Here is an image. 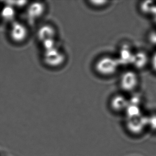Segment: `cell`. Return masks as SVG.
I'll return each mask as SVG.
<instances>
[{
  "label": "cell",
  "instance_id": "obj_1",
  "mask_svg": "<svg viewBox=\"0 0 156 156\" xmlns=\"http://www.w3.org/2000/svg\"><path fill=\"white\" fill-rule=\"evenodd\" d=\"M120 63L117 58L111 57H103L95 63V68L99 74L103 76H110L118 70Z\"/></svg>",
  "mask_w": 156,
  "mask_h": 156
},
{
  "label": "cell",
  "instance_id": "obj_2",
  "mask_svg": "<svg viewBox=\"0 0 156 156\" xmlns=\"http://www.w3.org/2000/svg\"><path fill=\"white\" fill-rule=\"evenodd\" d=\"M28 34L27 26L21 21L15 20L11 23L9 29V36L13 43H23L27 40Z\"/></svg>",
  "mask_w": 156,
  "mask_h": 156
},
{
  "label": "cell",
  "instance_id": "obj_3",
  "mask_svg": "<svg viewBox=\"0 0 156 156\" xmlns=\"http://www.w3.org/2000/svg\"><path fill=\"white\" fill-rule=\"evenodd\" d=\"M43 57L44 63L51 67L60 66L65 61V55L57 47L48 51H44Z\"/></svg>",
  "mask_w": 156,
  "mask_h": 156
},
{
  "label": "cell",
  "instance_id": "obj_4",
  "mask_svg": "<svg viewBox=\"0 0 156 156\" xmlns=\"http://www.w3.org/2000/svg\"><path fill=\"white\" fill-rule=\"evenodd\" d=\"M139 81V77L135 72L132 70L126 71L120 77V87L124 91L131 92L137 87Z\"/></svg>",
  "mask_w": 156,
  "mask_h": 156
},
{
  "label": "cell",
  "instance_id": "obj_5",
  "mask_svg": "<svg viewBox=\"0 0 156 156\" xmlns=\"http://www.w3.org/2000/svg\"><path fill=\"white\" fill-rule=\"evenodd\" d=\"M45 5L42 2H35L30 4L27 10V17L30 20H34L40 18L44 13Z\"/></svg>",
  "mask_w": 156,
  "mask_h": 156
},
{
  "label": "cell",
  "instance_id": "obj_6",
  "mask_svg": "<svg viewBox=\"0 0 156 156\" xmlns=\"http://www.w3.org/2000/svg\"><path fill=\"white\" fill-rule=\"evenodd\" d=\"M128 127L132 133H139L142 131L146 126L148 125V117H140L137 118L129 119Z\"/></svg>",
  "mask_w": 156,
  "mask_h": 156
},
{
  "label": "cell",
  "instance_id": "obj_7",
  "mask_svg": "<svg viewBox=\"0 0 156 156\" xmlns=\"http://www.w3.org/2000/svg\"><path fill=\"white\" fill-rule=\"evenodd\" d=\"M55 35L56 31L55 28L50 25H43L37 32V37L41 42L50 39H55Z\"/></svg>",
  "mask_w": 156,
  "mask_h": 156
},
{
  "label": "cell",
  "instance_id": "obj_8",
  "mask_svg": "<svg viewBox=\"0 0 156 156\" xmlns=\"http://www.w3.org/2000/svg\"><path fill=\"white\" fill-rule=\"evenodd\" d=\"M129 102L124 96L116 95L112 98L110 101V105L112 109L116 112H120L126 109L129 105Z\"/></svg>",
  "mask_w": 156,
  "mask_h": 156
},
{
  "label": "cell",
  "instance_id": "obj_9",
  "mask_svg": "<svg viewBox=\"0 0 156 156\" xmlns=\"http://www.w3.org/2000/svg\"><path fill=\"white\" fill-rule=\"evenodd\" d=\"M148 61V57L146 53L142 51H139L133 53L131 64L137 69H142L146 66Z\"/></svg>",
  "mask_w": 156,
  "mask_h": 156
},
{
  "label": "cell",
  "instance_id": "obj_10",
  "mask_svg": "<svg viewBox=\"0 0 156 156\" xmlns=\"http://www.w3.org/2000/svg\"><path fill=\"white\" fill-rule=\"evenodd\" d=\"M133 53L127 47H123L120 50L118 59L120 65H128L131 63Z\"/></svg>",
  "mask_w": 156,
  "mask_h": 156
},
{
  "label": "cell",
  "instance_id": "obj_11",
  "mask_svg": "<svg viewBox=\"0 0 156 156\" xmlns=\"http://www.w3.org/2000/svg\"><path fill=\"white\" fill-rule=\"evenodd\" d=\"M15 15V8L11 4H6V6L2 9L1 12V17L2 19L6 21L10 22V23L15 20L14 19Z\"/></svg>",
  "mask_w": 156,
  "mask_h": 156
},
{
  "label": "cell",
  "instance_id": "obj_12",
  "mask_svg": "<svg viewBox=\"0 0 156 156\" xmlns=\"http://www.w3.org/2000/svg\"><path fill=\"white\" fill-rule=\"evenodd\" d=\"M126 110L129 119L137 118L140 116V110L136 105L129 104V103Z\"/></svg>",
  "mask_w": 156,
  "mask_h": 156
},
{
  "label": "cell",
  "instance_id": "obj_13",
  "mask_svg": "<svg viewBox=\"0 0 156 156\" xmlns=\"http://www.w3.org/2000/svg\"><path fill=\"white\" fill-rule=\"evenodd\" d=\"M42 43L43 47L44 49V51H48L49 50H51L56 48L55 39H50V40L44 41V42H42Z\"/></svg>",
  "mask_w": 156,
  "mask_h": 156
},
{
  "label": "cell",
  "instance_id": "obj_14",
  "mask_svg": "<svg viewBox=\"0 0 156 156\" xmlns=\"http://www.w3.org/2000/svg\"><path fill=\"white\" fill-rule=\"evenodd\" d=\"M148 125L154 130H156V115L148 117Z\"/></svg>",
  "mask_w": 156,
  "mask_h": 156
},
{
  "label": "cell",
  "instance_id": "obj_15",
  "mask_svg": "<svg viewBox=\"0 0 156 156\" xmlns=\"http://www.w3.org/2000/svg\"><path fill=\"white\" fill-rule=\"evenodd\" d=\"M89 2L92 5L96 7H102L105 6L107 3V1H90Z\"/></svg>",
  "mask_w": 156,
  "mask_h": 156
},
{
  "label": "cell",
  "instance_id": "obj_16",
  "mask_svg": "<svg viewBox=\"0 0 156 156\" xmlns=\"http://www.w3.org/2000/svg\"><path fill=\"white\" fill-rule=\"evenodd\" d=\"M151 63L153 69L156 72V53L153 55L151 60Z\"/></svg>",
  "mask_w": 156,
  "mask_h": 156
},
{
  "label": "cell",
  "instance_id": "obj_17",
  "mask_svg": "<svg viewBox=\"0 0 156 156\" xmlns=\"http://www.w3.org/2000/svg\"><path fill=\"white\" fill-rule=\"evenodd\" d=\"M16 3L13 4V6H17V8H22L23 6H25L27 5L28 2L27 1H18V2H15Z\"/></svg>",
  "mask_w": 156,
  "mask_h": 156
},
{
  "label": "cell",
  "instance_id": "obj_18",
  "mask_svg": "<svg viewBox=\"0 0 156 156\" xmlns=\"http://www.w3.org/2000/svg\"><path fill=\"white\" fill-rule=\"evenodd\" d=\"M152 15L154 17V20L155 22H156V8L154 9V10L153 11V12L152 13Z\"/></svg>",
  "mask_w": 156,
  "mask_h": 156
}]
</instances>
